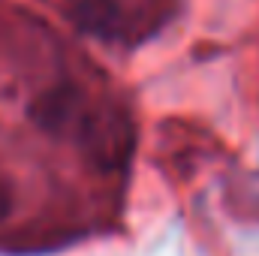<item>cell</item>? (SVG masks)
<instances>
[{"label": "cell", "mask_w": 259, "mask_h": 256, "mask_svg": "<svg viewBox=\"0 0 259 256\" xmlns=\"http://www.w3.org/2000/svg\"><path fill=\"white\" fill-rule=\"evenodd\" d=\"M75 139L97 169L121 172L136 148V124L121 103H103L88 109Z\"/></svg>", "instance_id": "6da1fadb"}, {"label": "cell", "mask_w": 259, "mask_h": 256, "mask_svg": "<svg viewBox=\"0 0 259 256\" xmlns=\"http://www.w3.org/2000/svg\"><path fill=\"white\" fill-rule=\"evenodd\" d=\"M84 115V94L75 84H52L27 106V118L49 136H78Z\"/></svg>", "instance_id": "7a4b0ae2"}, {"label": "cell", "mask_w": 259, "mask_h": 256, "mask_svg": "<svg viewBox=\"0 0 259 256\" xmlns=\"http://www.w3.org/2000/svg\"><path fill=\"white\" fill-rule=\"evenodd\" d=\"M64 12L84 36L106 42L124 33V9L118 0H66Z\"/></svg>", "instance_id": "3957f363"}, {"label": "cell", "mask_w": 259, "mask_h": 256, "mask_svg": "<svg viewBox=\"0 0 259 256\" xmlns=\"http://www.w3.org/2000/svg\"><path fill=\"white\" fill-rule=\"evenodd\" d=\"M9 211H12V190H9V184L0 178V220H6Z\"/></svg>", "instance_id": "277c9868"}]
</instances>
